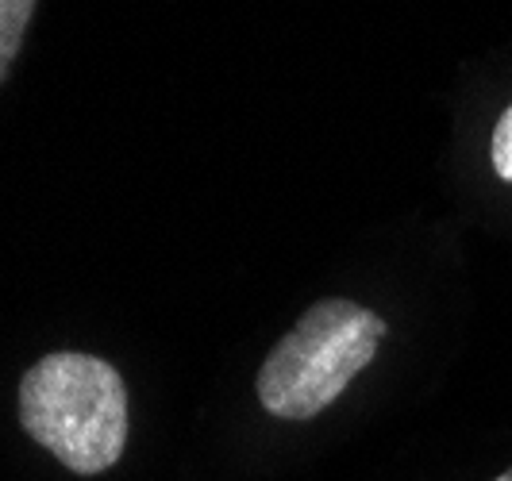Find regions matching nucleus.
Segmentation results:
<instances>
[{
  "instance_id": "nucleus-5",
  "label": "nucleus",
  "mask_w": 512,
  "mask_h": 481,
  "mask_svg": "<svg viewBox=\"0 0 512 481\" xmlns=\"http://www.w3.org/2000/svg\"><path fill=\"white\" fill-rule=\"evenodd\" d=\"M497 481H512V470H505V474H501Z\"/></svg>"
},
{
  "instance_id": "nucleus-4",
  "label": "nucleus",
  "mask_w": 512,
  "mask_h": 481,
  "mask_svg": "<svg viewBox=\"0 0 512 481\" xmlns=\"http://www.w3.org/2000/svg\"><path fill=\"white\" fill-rule=\"evenodd\" d=\"M489 162H493V174L512 185V108L497 120V127H493V139H489Z\"/></svg>"
},
{
  "instance_id": "nucleus-2",
  "label": "nucleus",
  "mask_w": 512,
  "mask_h": 481,
  "mask_svg": "<svg viewBox=\"0 0 512 481\" xmlns=\"http://www.w3.org/2000/svg\"><path fill=\"white\" fill-rule=\"evenodd\" d=\"M385 335V320L355 301L312 304L270 351L258 374V401L278 420H312L362 374Z\"/></svg>"
},
{
  "instance_id": "nucleus-3",
  "label": "nucleus",
  "mask_w": 512,
  "mask_h": 481,
  "mask_svg": "<svg viewBox=\"0 0 512 481\" xmlns=\"http://www.w3.org/2000/svg\"><path fill=\"white\" fill-rule=\"evenodd\" d=\"M35 4L39 0H0V81H4V74L12 70V62L20 54V43H24Z\"/></svg>"
},
{
  "instance_id": "nucleus-1",
  "label": "nucleus",
  "mask_w": 512,
  "mask_h": 481,
  "mask_svg": "<svg viewBox=\"0 0 512 481\" xmlns=\"http://www.w3.org/2000/svg\"><path fill=\"white\" fill-rule=\"evenodd\" d=\"M20 424L74 474H101L128 443V389L93 355H47L20 381Z\"/></svg>"
}]
</instances>
